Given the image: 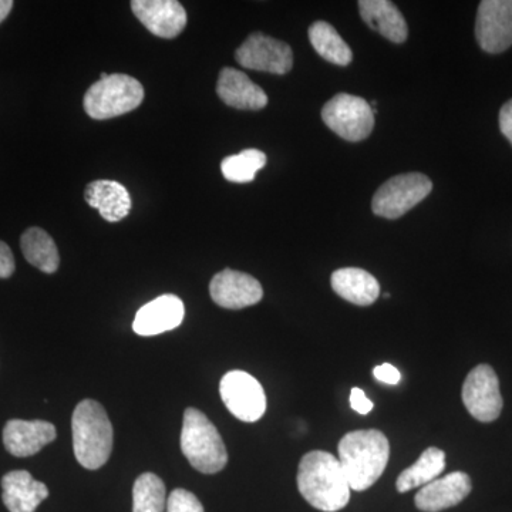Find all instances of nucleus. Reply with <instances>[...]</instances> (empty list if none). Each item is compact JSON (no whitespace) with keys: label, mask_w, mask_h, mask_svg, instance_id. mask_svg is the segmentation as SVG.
Wrapping results in <instances>:
<instances>
[{"label":"nucleus","mask_w":512,"mask_h":512,"mask_svg":"<svg viewBox=\"0 0 512 512\" xmlns=\"http://www.w3.org/2000/svg\"><path fill=\"white\" fill-rule=\"evenodd\" d=\"M298 488L316 510H343L350 500V485L342 464L326 451H311L299 463Z\"/></svg>","instance_id":"obj_1"},{"label":"nucleus","mask_w":512,"mask_h":512,"mask_svg":"<svg viewBox=\"0 0 512 512\" xmlns=\"http://www.w3.org/2000/svg\"><path fill=\"white\" fill-rule=\"evenodd\" d=\"M338 451L350 490L366 491L386 470L390 444L382 431L357 430L340 440Z\"/></svg>","instance_id":"obj_2"},{"label":"nucleus","mask_w":512,"mask_h":512,"mask_svg":"<svg viewBox=\"0 0 512 512\" xmlns=\"http://www.w3.org/2000/svg\"><path fill=\"white\" fill-rule=\"evenodd\" d=\"M72 429L77 461L87 470L103 467L113 450V426L104 407L94 400L77 404Z\"/></svg>","instance_id":"obj_3"},{"label":"nucleus","mask_w":512,"mask_h":512,"mask_svg":"<svg viewBox=\"0 0 512 512\" xmlns=\"http://www.w3.org/2000/svg\"><path fill=\"white\" fill-rule=\"evenodd\" d=\"M181 451L200 473H220L228 463L227 447L220 431L204 413L192 407L184 413Z\"/></svg>","instance_id":"obj_4"},{"label":"nucleus","mask_w":512,"mask_h":512,"mask_svg":"<svg viewBox=\"0 0 512 512\" xmlns=\"http://www.w3.org/2000/svg\"><path fill=\"white\" fill-rule=\"evenodd\" d=\"M144 100L143 84L127 74L101 73L90 86L83 106L94 120H109L136 110Z\"/></svg>","instance_id":"obj_5"},{"label":"nucleus","mask_w":512,"mask_h":512,"mask_svg":"<svg viewBox=\"0 0 512 512\" xmlns=\"http://www.w3.org/2000/svg\"><path fill=\"white\" fill-rule=\"evenodd\" d=\"M322 119L326 126L350 143L365 140L375 127V111L362 97L336 94L323 106Z\"/></svg>","instance_id":"obj_6"},{"label":"nucleus","mask_w":512,"mask_h":512,"mask_svg":"<svg viewBox=\"0 0 512 512\" xmlns=\"http://www.w3.org/2000/svg\"><path fill=\"white\" fill-rule=\"evenodd\" d=\"M431 190H433V183L427 175L420 173L396 175L377 190L372 202L373 212L377 217L397 220L420 204Z\"/></svg>","instance_id":"obj_7"},{"label":"nucleus","mask_w":512,"mask_h":512,"mask_svg":"<svg viewBox=\"0 0 512 512\" xmlns=\"http://www.w3.org/2000/svg\"><path fill=\"white\" fill-rule=\"evenodd\" d=\"M222 402L238 420L254 423L265 414L266 396L264 387L242 370H232L222 377L220 383Z\"/></svg>","instance_id":"obj_8"},{"label":"nucleus","mask_w":512,"mask_h":512,"mask_svg":"<svg viewBox=\"0 0 512 512\" xmlns=\"http://www.w3.org/2000/svg\"><path fill=\"white\" fill-rule=\"evenodd\" d=\"M463 402L468 413L478 421L490 423L500 417L503 397L493 367L480 365L468 373L463 386Z\"/></svg>","instance_id":"obj_9"},{"label":"nucleus","mask_w":512,"mask_h":512,"mask_svg":"<svg viewBox=\"0 0 512 512\" xmlns=\"http://www.w3.org/2000/svg\"><path fill=\"white\" fill-rule=\"evenodd\" d=\"M235 59L245 69L272 74H286L293 66L291 46L261 32L252 33L239 46Z\"/></svg>","instance_id":"obj_10"},{"label":"nucleus","mask_w":512,"mask_h":512,"mask_svg":"<svg viewBox=\"0 0 512 512\" xmlns=\"http://www.w3.org/2000/svg\"><path fill=\"white\" fill-rule=\"evenodd\" d=\"M476 37L487 53H503L512 46V0H483L478 6Z\"/></svg>","instance_id":"obj_11"},{"label":"nucleus","mask_w":512,"mask_h":512,"mask_svg":"<svg viewBox=\"0 0 512 512\" xmlns=\"http://www.w3.org/2000/svg\"><path fill=\"white\" fill-rule=\"evenodd\" d=\"M210 293L218 306L232 311L254 306L264 298V289L254 276L228 268L212 278Z\"/></svg>","instance_id":"obj_12"},{"label":"nucleus","mask_w":512,"mask_h":512,"mask_svg":"<svg viewBox=\"0 0 512 512\" xmlns=\"http://www.w3.org/2000/svg\"><path fill=\"white\" fill-rule=\"evenodd\" d=\"M131 9L153 35L163 39H174L187 25V12L177 0H133Z\"/></svg>","instance_id":"obj_13"},{"label":"nucleus","mask_w":512,"mask_h":512,"mask_svg":"<svg viewBox=\"0 0 512 512\" xmlns=\"http://www.w3.org/2000/svg\"><path fill=\"white\" fill-rule=\"evenodd\" d=\"M56 427L43 420H9L3 429V444L15 457H30L56 440Z\"/></svg>","instance_id":"obj_14"},{"label":"nucleus","mask_w":512,"mask_h":512,"mask_svg":"<svg viewBox=\"0 0 512 512\" xmlns=\"http://www.w3.org/2000/svg\"><path fill=\"white\" fill-rule=\"evenodd\" d=\"M471 478L466 473L456 471L447 476L436 478L430 484L421 487L414 503L420 511L440 512L447 508L456 507L466 500L471 493Z\"/></svg>","instance_id":"obj_15"},{"label":"nucleus","mask_w":512,"mask_h":512,"mask_svg":"<svg viewBox=\"0 0 512 512\" xmlns=\"http://www.w3.org/2000/svg\"><path fill=\"white\" fill-rule=\"evenodd\" d=\"M184 315V303L178 296H158L137 312L133 329L140 336L161 335L178 328L183 323Z\"/></svg>","instance_id":"obj_16"},{"label":"nucleus","mask_w":512,"mask_h":512,"mask_svg":"<svg viewBox=\"0 0 512 512\" xmlns=\"http://www.w3.org/2000/svg\"><path fill=\"white\" fill-rule=\"evenodd\" d=\"M217 93L229 107L238 110H262L268 96L247 74L232 67H225L218 77Z\"/></svg>","instance_id":"obj_17"},{"label":"nucleus","mask_w":512,"mask_h":512,"mask_svg":"<svg viewBox=\"0 0 512 512\" xmlns=\"http://www.w3.org/2000/svg\"><path fill=\"white\" fill-rule=\"evenodd\" d=\"M2 500L10 512H35L49 497L46 484L36 481L28 471H10L2 478Z\"/></svg>","instance_id":"obj_18"},{"label":"nucleus","mask_w":512,"mask_h":512,"mask_svg":"<svg viewBox=\"0 0 512 512\" xmlns=\"http://www.w3.org/2000/svg\"><path fill=\"white\" fill-rule=\"evenodd\" d=\"M84 200L99 210L107 222L124 220L131 210V197L124 185L113 180L93 181L84 191Z\"/></svg>","instance_id":"obj_19"},{"label":"nucleus","mask_w":512,"mask_h":512,"mask_svg":"<svg viewBox=\"0 0 512 512\" xmlns=\"http://www.w3.org/2000/svg\"><path fill=\"white\" fill-rule=\"evenodd\" d=\"M360 16L380 35L393 43L406 42L409 36L406 20L397 6L389 0H360Z\"/></svg>","instance_id":"obj_20"},{"label":"nucleus","mask_w":512,"mask_h":512,"mask_svg":"<svg viewBox=\"0 0 512 512\" xmlns=\"http://www.w3.org/2000/svg\"><path fill=\"white\" fill-rule=\"evenodd\" d=\"M333 291L340 298L359 306H369L376 302L380 295V285L377 279L365 269L342 268L333 272Z\"/></svg>","instance_id":"obj_21"},{"label":"nucleus","mask_w":512,"mask_h":512,"mask_svg":"<svg viewBox=\"0 0 512 512\" xmlns=\"http://www.w3.org/2000/svg\"><path fill=\"white\" fill-rule=\"evenodd\" d=\"M20 247L26 261L45 274H55L59 269L60 256L55 241L42 228L26 229L20 238Z\"/></svg>","instance_id":"obj_22"},{"label":"nucleus","mask_w":512,"mask_h":512,"mask_svg":"<svg viewBox=\"0 0 512 512\" xmlns=\"http://www.w3.org/2000/svg\"><path fill=\"white\" fill-rule=\"evenodd\" d=\"M446 468V454L437 447H430L421 454L412 467L404 470L396 481L399 493H407L413 488L424 487L439 478Z\"/></svg>","instance_id":"obj_23"},{"label":"nucleus","mask_w":512,"mask_h":512,"mask_svg":"<svg viewBox=\"0 0 512 512\" xmlns=\"http://www.w3.org/2000/svg\"><path fill=\"white\" fill-rule=\"evenodd\" d=\"M309 40H311L316 53L326 62L338 64V66H348L353 60V53L348 43L328 22L320 20V22L313 23L309 28Z\"/></svg>","instance_id":"obj_24"},{"label":"nucleus","mask_w":512,"mask_h":512,"mask_svg":"<svg viewBox=\"0 0 512 512\" xmlns=\"http://www.w3.org/2000/svg\"><path fill=\"white\" fill-rule=\"evenodd\" d=\"M167 507L165 485L153 473H144L133 487V512H164Z\"/></svg>","instance_id":"obj_25"},{"label":"nucleus","mask_w":512,"mask_h":512,"mask_svg":"<svg viewBox=\"0 0 512 512\" xmlns=\"http://www.w3.org/2000/svg\"><path fill=\"white\" fill-rule=\"evenodd\" d=\"M266 156L262 151L245 150L222 161L221 171L231 183L245 184L255 180V175L265 167Z\"/></svg>","instance_id":"obj_26"},{"label":"nucleus","mask_w":512,"mask_h":512,"mask_svg":"<svg viewBox=\"0 0 512 512\" xmlns=\"http://www.w3.org/2000/svg\"><path fill=\"white\" fill-rule=\"evenodd\" d=\"M167 512H205L197 497L190 491L177 488L167 500Z\"/></svg>","instance_id":"obj_27"},{"label":"nucleus","mask_w":512,"mask_h":512,"mask_svg":"<svg viewBox=\"0 0 512 512\" xmlns=\"http://www.w3.org/2000/svg\"><path fill=\"white\" fill-rule=\"evenodd\" d=\"M350 404H352V409L355 410L356 413L362 414V416H366L373 410V402L372 400L367 399L366 393L363 392L359 387H355L352 389V393H350Z\"/></svg>","instance_id":"obj_28"},{"label":"nucleus","mask_w":512,"mask_h":512,"mask_svg":"<svg viewBox=\"0 0 512 512\" xmlns=\"http://www.w3.org/2000/svg\"><path fill=\"white\" fill-rule=\"evenodd\" d=\"M15 258L5 242L0 241V279L10 278L15 272Z\"/></svg>","instance_id":"obj_29"},{"label":"nucleus","mask_w":512,"mask_h":512,"mask_svg":"<svg viewBox=\"0 0 512 512\" xmlns=\"http://www.w3.org/2000/svg\"><path fill=\"white\" fill-rule=\"evenodd\" d=\"M373 376H375L379 382L386 384H397L402 380L399 369H396V367L390 365V363H383V365L375 367Z\"/></svg>","instance_id":"obj_30"},{"label":"nucleus","mask_w":512,"mask_h":512,"mask_svg":"<svg viewBox=\"0 0 512 512\" xmlns=\"http://www.w3.org/2000/svg\"><path fill=\"white\" fill-rule=\"evenodd\" d=\"M501 133L508 138L512 146V99L507 101L500 110Z\"/></svg>","instance_id":"obj_31"},{"label":"nucleus","mask_w":512,"mask_h":512,"mask_svg":"<svg viewBox=\"0 0 512 512\" xmlns=\"http://www.w3.org/2000/svg\"><path fill=\"white\" fill-rule=\"evenodd\" d=\"M13 8L12 0H0V23L3 22Z\"/></svg>","instance_id":"obj_32"}]
</instances>
